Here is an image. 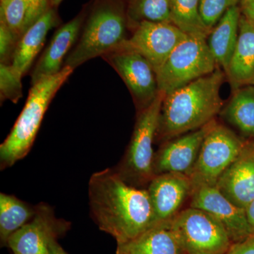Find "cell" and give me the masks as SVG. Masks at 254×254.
<instances>
[{"label":"cell","mask_w":254,"mask_h":254,"mask_svg":"<svg viewBox=\"0 0 254 254\" xmlns=\"http://www.w3.org/2000/svg\"><path fill=\"white\" fill-rule=\"evenodd\" d=\"M88 200L93 220L118 245L156 224L148 190L128 185L113 169L93 174L88 182Z\"/></svg>","instance_id":"1"},{"label":"cell","mask_w":254,"mask_h":254,"mask_svg":"<svg viewBox=\"0 0 254 254\" xmlns=\"http://www.w3.org/2000/svg\"><path fill=\"white\" fill-rule=\"evenodd\" d=\"M223 78L221 70L216 68L165 95L157 136L168 139L213 122L222 106L220 91Z\"/></svg>","instance_id":"2"},{"label":"cell","mask_w":254,"mask_h":254,"mask_svg":"<svg viewBox=\"0 0 254 254\" xmlns=\"http://www.w3.org/2000/svg\"><path fill=\"white\" fill-rule=\"evenodd\" d=\"M73 71L68 66H64L58 74L32 86L24 108L0 145L1 170L10 168L28 154L50 102Z\"/></svg>","instance_id":"3"},{"label":"cell","mask_w":254,"mask_h":254,"mask_svg":"<svg viewBox=\"0 0 254 254\" xmlns=\"http://www.w3.org/2000/svg\"><path fill=\"white\" fill-rule=\"evenodd\" d=\"M126 40V19L121 4L118 0H97L64 66L74 69L88 60L115 51Z\"/></svg>","instance_id":"4"},{"label":"cell","mask_w":254,"mask_h":254,"mask_svg":"<svg viewBox=\"0 0 254 254\" xmlns=\"http://www.w3.org/2000/svg\"><path fill=\"white\" fill-rule=\"evenodd\" d=\"M165 95L164 92L158 91L154 100L142 110L126 155L118 168L114 170L124 181L131 186L133 184H149L155 177L153 143Z\"/></svg>","instance_id":"5"},{"label":"cell","mask_w":254,"mask_h":254,"mask_svg":"<svg viewBox=\"0 0 254 254\" xmlns=\"http://www.w3.org/2000/svg\"><path fill=\"white\" fill-rule=\"evenodd\" d=\"M206 39L188 35L175 48L155 73L158 91L168 95L216 69Z\"/></svg>","instance_id":"6"},{"label":"cell","mask_w":254,"mask_h":254,"mask_svg":"<svg viewBox=\"0 0 254 254\" xmlns=\"http://www.w3.org/2000/svg\"><path fill=\"white\" fill-rule=\"evenodd\" d=\"M172 227L186 254H225L232 241L225 227L200 209L182 210L171 220Z\"/></svg>","instance_id":"7"},{"label":"cell","mask_w":254,"mask_h":254,"mask_svg":"<svg viewBox=\"0 0 254 254\" xmlns=\"http://www.w3.org/2000/svg\"><path fill=\"white\" fill-rule=\"evenodd\" d=\"M245 143L234 132L214 122L202 143L190 175L192 189L215 186L222 174L240 155Z\"/></svg>","instance_id":"8"},{"label":"cell","mask_w":254,"mask_h":254,"mask_svg":"<svg viewBox=\"0 0 254 254\" xmlns=\"http://www.w3.org/2000/svg\"><path fill=\"white\" fill-rule=\"evenodd\" d=\"M187 36L173 23L143 21L138 23L133 36L115 51L138 53L148 60L156 73Z\"/></svg>","instance_id":"9"},{"label":"cell","mask_w":254,"mask_h":254,"mask_svg":"<svg viewBox=\"0 0 254 254\" xmlns=\"http://www.w3.org/2000/svg\"><path fill=\"white\" fill-rule=\"evenodd\" d=\"M69 222L55 217L53 209L46 203L36 207L34 217L9 237L7 246L14 254H48L52 240L65 233Z\"/></svg>","instance_id":"10"},{"label":"cell","mask_w":254,"mask_h":254,"mask_svg":"<svg viewBox=\"0 0 254 254\" xmlns=\"http://www.w3.org/2000/svg\"><path fill=\"white\" fill-rule=\"evenodd\" d=\"M190 207L204 210L222 224L232 242L237 243L253 236L245 209L234 204L215 186L192 189Z\"/></svg>","instance_id":"11"},{"label":"cell","mask_w":254,"mask_h":254,"mask_svg":"<svg viewBox=\"0 0 254 254\" xmlns=\"http://www.w3.org/2000/svg\"><path fill=\"white\" fill-rule=\"evenodd\" d=\"M136 101L146 108L158 93L156 75L151 64L135 52L117 50L105 55ZM143 108V109H144Z\"/></svg>","instance_id":"12"},{"label":"cell","mask_w":254,"mask_h":254,"mask_svg":"<svg viewBox=\"0 0 254 254\" xmlns=\"http://www.w3.org/2000/svg\"><path fill=\"white\" fill-rule=\"evenodd\" d=\"M214 121L199 129L184 135L164 146L155 155V175L179 173L190 176L198 158L200 147Z\"/></svg>","instance_id":"13"},{"label":"cell","mask_w":254,"mask_h":254,"mask_svg":"<svg viewBox=\"0 0 254 254\" xmlns=\"http://www.w3.org/2000/svg\"><path fill=\"white\" fill-rule=\"evenodd\" d=\"M148 194L156 223L172 220L191 193L190 177L179 173L155 175L148 184Z\"/></svg>","instance_id":"14"},{"label":"cell","mask_w":254,"mask_h":254,"mask_svg":"<svg viewBox=\"0 0 254 254\" xmlns=\"http://www.w3.org/2000/svg\"><path fill=\"white\" fill-rule=\"evenodd\" d=\"M215 187L234 204L246 209L254 200V144L242 151L222 174Z\"/></svg>","instance_id":"15"},{"label":"cell","mask_w":254,"mask_h":254,"mask_svg":"<svg viewBox=\"0 0 254 254\" xmlns=\"http://www.w3.org/2000/svg\"><path fill=\"white\" fill-rule=\"evenodd\" d=\"M84 14L81 13L55 32L31 75V84L58 74L62 71L65 56L77 39Z\"/></svg>","instance_id":"16"},{"label":"cell","mask_w":254,"mask_h":254,"mask_svg":"<svg viewBox=\"0 0 254 254\" xmlns=\"http://www.w3.org/2000/svg\"><path fill=\"white\" fill-rule=\"evenodd\" d=\"M116 254H185L171 220L158 222L133 240L118 245Z\"/></svg>","instance_id":"17"},{"label":"cell","mask_w":254,"mask_h":254,"mask_svg":"<svg viewBox=\"0 0 254 254\" xmlns=\"http://www.w3.org/2000/svg\"><path fill=\"white\" fill-rule=\"evenodd\" d=\"M58 23L59 18L56 11L50 7L21 37L11 64L20 76H23L27 72L44 46L48 32Z\"/></svg>","instance_id":"18"},{"label":"cell","mask_w":254,"mask_h":254,"mask_svg":"<svg viewBox=\"0 0 254 254\" xmlns=\"http://www.w3.org/2000/svg\"><path fill=\"white\" fill-rule=\"evenodd\" d=\"M232 86L254 84V23L241 16L238 41L226 72Z\"/></svg>","instance_id":"19"},{"label":"cell","mask_w":254,"mask_h":254,"mask_svg":"<svg viewBox=\"0 0 254 254\" xmlns=\"http://www.w3.org/2000/svg\"><path fill=\"white\" fill-rule=\"evenodd\" d=\"M240 18V8L237 5L232 6L209 35V49L217 65L223 67L225 73L238 41Z\"/></svg>","instance_id":"20"},{"label":"cell","mask_w":254,"mask_h":254,"mask_svg":"<svg viewBox=\"0 0 254 254\" xmlns=\"http://www.w3.org/2000/svg\"><path fill=\"white\" fill-rule=\"evenodd\" d=\"M36 207L18 199L12 195L0 193V239L3 246L7 245L9 237L31 221Z\"/></svg>","instance_id":"21"},{"label":"cell","mask_w":254,"mask_h":254,"mask_svg":"<svg viewBox=\"0 0 254 254\" xmlns=\"http://www.w3.org/2000/svg\"><path fill=\"white\" fill-rule=\"evenodd\" d=\"M225 115L244 134L254 137V87L237 91L227 105Z\"/></svg>","instance_id":"22"},{"label":"cell","mask_w":254,"mask_h":254,"mask_svg":"<svg viewBox=\"0 0 254 254\" xmlns=\"http://www.w3.org/2000/svg\"><path fill=\"white\" fill-rule=\"evenodd\" d=\"M0 15L1 23L18 40L42 16L32 8L28 0H1Z\"/></svg>","instance_id":"23"},{"label":"cell","mask_w":254,"mask_h":254,"mask_svg":"<svg viewBox=\"0 0 254 254\" xmlns=\"http://www.w3.org/2000/svg\"><path fill=\"white\" fill-rule=\"evenodd\" d=\"M199 4L200 0H170L172 23L187 35L207 38L212 31L202 21Z\"/></svg>","instance_id":"24"},{"label":"cell","mask_w":254,"mask_h":254,"mask_svg":"<svg viewBox=\"0 0 254 254\" xmlns=\"http://www.w3.org/2000/svg\"><path fill=\"white\" fill-rule=\"evenodd\" d=\"M129 15L138 23L143 21L172 23L170 0H133Z\"/></svg>","instance_id":"25"},{"label":"cell","mask_w":254,"mask_h":254,"mask_svg":"<svg viewBox=\"0 0 254 254\" xmlns=\"http://www.w3.org/2000/svg\"><path fill=\"white\" fill-rule=\"evenodd\" d=\"M21 78L11 64H0V95L1 101L9 100L16 103L22 98Z\"/></svg>","instance_id":"26"},{"label":"cell","mask_w":254,"mask_h":254,"mask_svg":"<svg viewBox=\"0 0 254 254\" xmlns=\"http://www.w3.org/2000/svg\"><path fill=\"white\" fill-rule=\"evenodd\" d=\"M240 0H200L199 12L202 21L207 28L213 26L227 10L236 6Z\"/></svg>","instance_id":"27"},{"label":"cell","mask_w":254,"mask_h":254,"mask_svg":"<svg viewBox=\"0 0 254 254\" xmlns=\"http://www.w3.org/2000/svg\"><path fill=\"white\" fill-rule=\"evenodd\" d=\"M18 38L6 25L0 23V61L1 64H11Z\"/></svg>","instance_id":"28"},{"label":"cell","mask_w":254,"mask_h":254,"mask_svg":"<svg viewBox=\"0 0 254 254\" xmlns=\"http://www.w3.org/2000/svg\"><path fill=\"white\" fill-rule=\"evenodd\" d=\"M225 254H254V235L234 244Z\"/></svg>","instance_id":"29"},{"label":"cell","mask_w":254,"mask_h":254,"mask_svg":"<svg viewBox=\"0 0 254 254\" xmlns=\"http://www.w3.org/2000/svg\"><path fill=\"white\" fill-rule=\"evenodd\" d=\"M241 9L244 16L254 23V0H242Z\"/></svg>","instance_id":"30"},{"label":"cell","mask_w":254,"mask_h":254,"mask_svg":"<svg viewBox=\"0 0 254 254\" xmlns=\"http://www.w3.org/2000/svg\"><path fill=\"white\" fill-rule=\"evenodd\" d=\"M245 210L251 230H252V233L254 235V200L247 206Z\"/></svg>","instance_id":"31"},{"label":"cell","mask_w":254,"mask_h":254,"mask_svg":"<svg viewBox=\"0 0 254 254\" xmlns=\"http://www.w3.org/2000/svg\"><path fill=\"white\" fill-rule=\"evenodd\" d=\"M48 254H68L58 243L57 240H52L48 246Z\"/></svg>","instance_id":"32"},{"label":"cell","mask_w":254,"mask_h":254,"mask_svg":"<svg viewBox=\"0 0 254 254\" xmlns=\"http://www.w3.org/2000/svg\"><path fill=\"white\" fill-rule=\"evenodd\" d=\"M63 0H50V4L53 6H58Z\"/></svg>","instance_id":"33"}]
</instances>
